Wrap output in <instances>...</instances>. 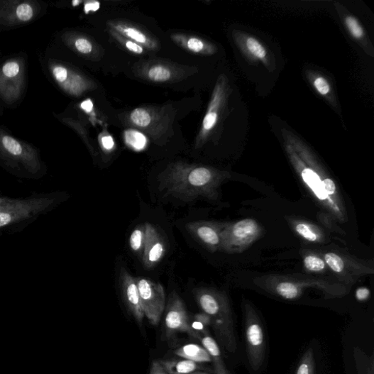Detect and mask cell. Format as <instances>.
Returning <instances> with one entry per match:
<instances>
[{
  "label": "cell",
  "instance_id": "obj_1",
  "mask_svg": "<svg viewBox=\"0 0 374 374\" xmlns=\"http://www.w3.org/2000/svg\"><path fill=\"white\" fill-rule=\"evenodd\" d=\"M226 172L205 166L174 164L163 172L158 178L159 190L166 196L191 203L199 198L216 201L218 189Z\"/></svg>",
  "mask_w": 374,
  "mask_h": 374
},
{
  "label": "cell",
  "instance_id": "obj_2",
  "mask_svg": "<svg viewBox=\"0 0 374 374\" xmlns=\"http://www.w3.org/2000/svg\"><path fill=\"white\" fill-rule=\"evenodd\" d=\"M287 152L295 169L321 207L339 221L347 219L335 182L328 175L303 144L292 140Z\"/></svg>",
  "mask_w": 374,
  "mask_h": 374
},
{
  "label": "cell",
  "instance_id": "obj_3",
  "mask_svg": "<svg viewBox=\"0 0 374 374\" xmlns=\"http://www.w3.org/2000/svg\"><path fill=\"white\" fill-rule=\"evenodd\" d=\"M69 198L70 194L65 191L34 193L29 197L19 198L16 204L0 211V236L23 231Z\"/></svg>",
  "mask_w": 374,
  "mask_h": 374
},
{
  "label": "cell",
  "instance_id": "obj_4",
  "mask_svg": "<svg viewBox=\"0 0 374 374\" xmlns=\"http://www.w3.org/2000/svg\"><path fill=\"white\" fill-rule=\"evenodd\" d=\"M0 166L11 175L23 180L44 178L48 167L38 148L16 138L0 127Z\"/></svg>",
  "mask_w": 374,
  "mask_h": 374
},
{
  "label": "cell",
  "instance_id": "obj_5",
  "mask_svg": "<svg viewBox=\"0 0 374 374\" xmlns=\"http://www.w3.org/2000/svg\"><path fill=\"white\" fill-rule=\"evenodd\" d=\"M27 89V60L15 56L0 65V99L8 106H14Z\"/></svg>",
  "mask_w": 374,
  "mask_h": 374
},
{
  "label": "cell",
  "instance_id": "obj_6",
  "mask_svg": "<svg viewBox=\"0 0 374 374\" xmlns=\"http://www.w3.org/2000/svg\"><path fill=\"white\" fill-rule=\"evenodd\" d=\"M263 232L260 224L254 219L226 223L221 232L220 251L229 254H241L258 241Z\"/></svg>",
  "mask_w": 374,
  "mask_h": 374
},
{
  "label": "cell",
  "instance_id": "obj_7",
  "mask_svg": "<svg viewBox=\"0 0 374 374\" xmlns=\"http://www.w3.org/2000/svg\"><path fill=\"white\" fill-rule=\"evenodd\" d=\"M43 6L34 0H2L0 1V30L24 26L40 17Z\"/></svg>",
  "mask_w": 374,
  "mask_h": 374
},
{
  "label": "cell",
  "instance_id": "obj_8",
  "mask_svg": "<svg viewBox=\"0 0 374 374\" xmlns=\"http://www.w3.org/2000/svg\"><path fill=\"white\" fill-rule=\"evenodd\" d=\"M258 285L275 291L281 297L292 300L301 295L303 287H319L327 290L333 287L328 280L295 277L294 276L267 275L254 280Z\"/></svg>",
  "mask_w": 374,
  "mask_h": 374
},
{
  "label": "cell",
  "instance_id": "obj_9",
  "mask_svg": "<svg viewBox=\"0 0 374 374\" xmlns=\"http://www.w3.org/2000/svg\"><path fill=\"white\" fill-rule=\"evenodd\" d=\"M324 260L336 276L346 283H354L374 272L372 262L348 255L329 252L324 255Z\"/></svg>",
  "mask_w": 374,
  "mask_h": 374
},
{
  "label": "cell",
  "instance_id": "obj_10",
  "mask_svg": "<svg viewBox=\"0 0 374 374\" xmlns=\"http://www.w3.org/2000/svg\"><path fill=\"white\" fill-rule=\"evenodd\" d=\"M136 281L144 315L153 326H157L165 309L164 288L144 277L136 278Z\"/></svg>",
  "mask_w": 374,
  "mask_h": 374
},
{
  "label": "cell",
  "instance_id": "obj_11",
  "mask_svg": "<svg viewBox=\"0 0 374 374\" xmlns=\"http://www.w3.org/2000/svg\"><path fill=\"white\" fill-rule=\"evenodd\" d=\"M165 324L168 341H173L179 333L187 334L195 339L201 338L190 325L185 304L176 292H172L170 295Z\"/></svg>",
  "mask_w": 374,
  "mask_h": 374
},
{
  "label": "cell",
  "instance_id": "obj_12",
  "mask_svg": "<svg viewBox=\"0 0 374 374\" xmlns=\"http://www.w3.org/2000/svg\"><path fill=\"white\" fill-rule=\"evenodd\" d=\"M48 76L65 93L72 96L81 95L87 87L85 79L69 66L55 60L45 62Z\"/></svg>",
  "mask_w": 374,
  "mask_h": 374
},
{
  "label": "cell",
  "instance_id": "obj_13",
  "mask_svg": "<svg viewBox=\"0 0 374 374\" xmlns=\"http://www.w3.org/2000/svg\"><path fill=\"white\" fill-rule=\"evenodd\" d=\"M224 224L209 221H196L186 224V229L195 239L205 246L209 251H220L221 232Z\"/></svg>",
  "mask_w": 374,
  "mask_h": 374
},
{
  "label": "cell",
  "instance_id": "obj_14",
  "mask_svg": "<svg viewBox=\"0 0 374 374\" xmlns=\"http://www.w3.org/2000/svg\"><path fill=\"white\" fill-rule=\"evenodd\" d=\"M145 241L142 256L143 265L146 269L154 268L164 258L166 246L158 229L150 223H145Z\"/></svg>",
  "mask_w": 374,
  "mask_h": 374
},
{
  "label": "cell",
  "instance_id": "obj_15",
  "mask_svg": "<svg viewBox=\"0 0 374 374\" xmlns=\"http://www.w3.org/2000/svg\"><path fill=\"white\" fill-rule=\"evenodd\" d=\"M119 280L124 303L136 321L141 323L145 315L136 278L133 277L126 268L122 267L119 270Z\"/></svg>",
  "mask_w": 374,
  "mask_h": 374
},
{
  "label": "cell",
  "instance_id": "obj_16",
  "mask_svg": "<svg viewBox=\"0 0 374 374\" xmlns=\"http://www.w3.org/2000/svg\"><path fill=\"white\" fill-rule=\"evenodd\" d=\"M192 293L199 307L208 316L218 318L224 313V297L219 292L208 288H197Z\"/></svg>",
  "mask_w": 374,
  "mask_h": 374
},
{
  "label": "cell",
  "instance_id": "obj_17",
  "mask_svg": "<svg viewBox=\"0 0 374 374\" xmlns=\"http://www.w3.org/2000/svg\"><path fill=\"white\" fill-rule=\"evenodd\" d=\"M222 98L223 89L219 84L214 90L211 102L203 121L202 133L203 136L209 133L216 126V121L218 120L219 109L222 101Z\"/></svg>",
  "mask_w": 374,
  "mask_h": 374
},
{
  "label": "cell",
  "instance_id": "obj_18",
  "mask_svg": "<svg viewBox=\"0 0 374 374\" xmlns=\"http://www.w3.org/2000/svg\"><path fill=\"white\" fill-rule=\"evenodd\" d=\"M177 356L195 363H209L211 357L204 347L197 344H187L174 352Z\"/></svg>",
  "mask_w": 374,
  "mask_h": 374
},
{
  "label": "cell",
  "instance_id": "obj_19",
  "mask_svg": "<svg viewBox=\"0 0 374 374\" xmlns=\"http://www.w3.org/2000/svg\"><path fill=\"white\" fill-rule=\"evenodd\" d=\"M160 363L168 374H188L202 369L197 363L187 359L160 361Z\"/></svg>",
  "mask_w": 374,
  "mask_h": 374
},
{
  "label": "cell",
  "instance_id": "obj_20",
  "mask_svg": "<svg viewBox=\"0 0 374 374\" xmlns=\"http://www.w3.org/2000/svg\"><path fill=\"white\" fill-rule=\"evenodd\" d=\"M293 226L295 232L307 241L321 243L325 238L322 232L312 224L295 221L293 223Z\"/></svg>",
  "mask_w": 374,
  "mask_h": 374
},
{
  "label": "cell",
  "instance_id": "obj_21",
  "mask_svg": "<svg viewBox=\"0 0 374 374\" xmlns=\"http://www.w3.org/2000/svg\"><path fill=\"white\" fill-rule=\"evenodd\" d=\"M114 27L117 32L131 39L132 41L138 44L140 43L145 46H151L153 45L152 40L145 34L136 28L126 26V25L123 24L115 25Z\"/></svg>",
  "mask_w": 374,
  "mask_h": 374
},
{
  "label": "cell",
  "instance_id": "obj_22",
  "mask_svg": "<svg viewBox=\"0 0 374 374\" xmlns=\"http://www.w3.org/2000/svg\"><path fill=\"white\" fill-rule=\"evenodd\" d=\"M145 241V224H139L131 235L129 243L132 251L138 255L143 256Z\"/></svg>",
  "mask_w": 374,
  "mask_h": 374
},
{
  "label": "cell",
  "instance_id": "obj_23",
  "mask_svg": "<svg viewBox=\"0 0 374 374\" xmlns=\"http://www.w3.org/2000/svg\"><path fill=\"white\" fill-rule=\"evenodd\" d=\"M305 268L310 272L319 273L327 268V265L324 260L317 255L309 254L304 258Z\"/></svg>",
  "mask_w": 374,
  "mask_h": 374
},
{
  "label": "cell",
  "instance_id": "obj_24",
  "mask_svg": "<svg viewBox=\"0 0 374 374\" xmlns=\"http://www.w3.org/2000/svg\"><path fill=\"white\" fill-rule=\"evenodd\" d=\"M148 77L155 82H165L170 79L171 72L164 66H154L148 70Z\"/></svg>",
  "mask_w": 374,
  "mask_h": 374
},
{
  "label": "cell",
  "instance_id": "obj_25",
  "mask_svg": "<svg viewBox=\"0 0 374 374\" xmlns=\"http://www.w3.org/2000/svg\"><path fill=\"white\" fill-rule=\"evenodd\" d=\"M131 119L135 126L139 128H146L150 124L152 118L146 110L137 109L131 113Z\"/></svg>",
  "mask_w": 374,
  "mask_h": 374
},
{
  "label": "cell",
  "instance_id": "obj_26",
  "mask_svg": "<svg viewBox=\"0 0 374 374\" xmlns=\"http://www.w3.org/2000/svg\"><path fill=\"white\" fill-rule=\"evenodd\" d=\"M245 43L249 53L261 60L265 59V49L258 40L254 38H248Z\"/></svg>",
  "mask_w": 374,
  "mask_h": 374
},
{
  "label": "cell",
  "instance_id": "obj_27",
  "mask_svg": "<svg viewBox=\"0 0 374 374\" xmlns=\"http://www.w3.org/2000/svg\"><path fill=\"white\" fill-rule=\"evenodd\" d=\"M126 139L129 145L136 149L143 148L147 143L145 136L136 131H127L126 133Z\"/></svg>",
  "mask_w": 374,
  "mask_h": 374
},
{
  "label": "cell",
  "instance_id": "obj_28",
  "mask_svg": "<svg viewBox=\"0 0 374 374\" xmlns=\"http://www.w3.org/2000/svg\"><path fill=\"white\" fill-rule=\"evenodd\" d=\"M248 341L254 346H258L263 341V334L261 328L258 324H253L247 330Z\"/></svg>",
  "mask_w": 374,
  "mask_h": 374
},
{
  "label": "cell",
  "instance_id": "obj_29",
  "mask_svg": "<svg viewBox=\"0 0 374 374\" xmlns=\"http://www.w3.org/2000/svg\"><path fill=\"white\" fill-rule=\"evenodd\" d=\"M346 26L351 33L352 35L356 39H361L363 37V30L358 21L352 16H348L346 18Z\"/></svg>",
  "mask_w": 374,
  "mask_h": 374
},
{
  "label": "cell",
  "instance_id": "obj_30",
  "mask_svg": "<svg viewBox=\"0 0 374 374\" xmlns=\"http://www.w3.org/2000/svg\"><path fill=\"white\" fill-rule=\"evenodd\" d=\"M186 48L194 53H202L206 51L207 45L202 40L191 37L186 40Z\"/></svg>",
  "mask_w": 374,
  "mask_h": 374
},
{
  "label": "cell",
  "instance_id": "obj_31",
  "mask_svg": "<svg viewBox=\"0 0 374 374\" xmlns=\"http://www.w3.org/2000/svg\"><path fill=\"white\" fill-rule=\"evenodd\" d=\"M314 87L322 95H326L330 92V85L328 82L322 78L318 77L314 82Z\"/></svg>",
  "mask_w": 374,
  "mask_h": 374
},
{
  "label": "cell",
  "instance_id": "obj_32",
  "mask_svg": "<svg viewBox=\"0 0 374 374\" xmlns=\"http://www.w3.org/2000/svg\"><path fill=\"white\" fill-rule=\"evenodd\" d=\"M124 45L126 46V48L133 53L137 54V55H141L143 53L144 50L142 48V46L137 43L129 40H123Z\"/></svg>",
  "mask_w": 374,
  "mask_h": 374
},
{
  "label": "cell",
  "instance_id": "obj_33",
  "mask_svg": "<svg viewBox=\"0 0 374 374\" xmlns=\"http://www.w3.org/2000/svg\"><path fill=\"white\" fill-rule=\"evenodd\" d=\"M19 199L11 198L9 197L0 196V211L5 210L10 207L16 204Z\"/></svg>",
  "mask_w": 374,
  "mask_h": 374
},
{
  "label": "cell",
  "instance_id": "obj_34",
  "mask_svg": "<svg viewBox=\"0 0 374 374\" xmlns=\"http://www.w3.org/2000/svg\"><path fill=\"white\" fill-rule=\"evenodd\" d=\"M370 296V290L366 287H361L356 292V297L358 301L367 300Z\"/></svg>",
  "mask_w": 374,
  "mask_h": 374
},
{
  "label": "cell",
  "instance_id": "obj_35",
  "mask_svg": "<svg viewBox=\"0 0 374 374\" xmlns=\"http://www.w3.org/2000/svg\"><path fill=\"white\" fill-rule=\"evenodd\" d=\"M150 374H168L163 368L160 361H154L153 363Z\"/></svg>",
  "mask_w": 374,
  "mask_h": 374
},
{
  "label": "cell",
  "instance_id": "obj_36",
  "mask_svg": "<svg viewBox=\"0 0 374 374\" xmlns=\"http://www.w3.org/2000/svg\"><path fill=\"white\" fill-rule=\"evenodd\" d=\"M102 145L106 150H111L114 146V141L111 136H106L102 138Z\"/></svg>",
  "mask_w": 374,
  "mask_h": 374
},
{
  "label": "cell",
  "instance_id": "obj_37",
  "mask_svg": "<svg viewBox=\"0 0 374 374\" xmlns=\"http://www.w3.org/2000/svg\"><path fill=\"white\" fill-rule=\"evenodd\" d=\"M101 8V4L99 2H89L85 5L84 10L87 13L89 12H96Z\"/></svg>",
  "mask_w": 374,
  "mask_h": 374
},
{
  "label": "cell",
  "instance_id": "obj_38",
  "mask_svg": "<svg viewBox=\"0 0 374 374\" xmlns=\"http://www.w3.org/2000/svg\"><path fill=\"white\" fill-rule=\"evenodd\" d=\"M81 108L87 113H90L93 109V104L90 99H87L81 104Z\"/></svg>",
  "mask_w": 374,
  "mask_h": 374
},
{
  "label": "cell",
  "instance_id": "obj_39",
  "mask_svg": "<svg viewBox=\"0 0 374 374\" xmlns=\"http://www.w3.org/2000/svg\"><path fill=\"white\" fill-rule=\"evenodd\" d=\"M196 321L201 322L203 325H208L209 317L205 314H197L195 316Z\"/></svg>",
  "mask_w": 374,
  "mask_h": 374
},
{
  "label": "cell",
  "instance_id": "obj_40",
  "mask_svg": "<svg viewBox=\"0 0 374 374\" xmlns=\"http://www.w3.org/2000/svg\"><path fill=\"white\" fill-rule=\"evenodd\" d=\"M297 374H309V366L305 363L302 364L299 367Z\"/></svg>",
  "mask_w": 374,
  "mask_h": 374
},
{
  "label": "cell",
  "instance_id": "obj_41",
  "mask_svg": "<svg viewBox=\"0 0 374 374\" xmlns=\"http://www.w3.org/2000/svg\"><path fill=\"white\" fill-rule=\"evenodd\" d=\"M188 374H207V373H202V372H192V373H188Z\"/></svg>",
  "mask_w": 374,
  "mask_h": 374
},
{
  "label": "cell",
  "instance_id": "obj_42",
  "mask_svg": "<svg viewBox=\"0 0 374 374\" xmlns=\"http://www.w3.org/2000/svg\"></svg>",
  "mask_w": 374,
  "mask_h": 374
},
{
  "label": "cell",
  "instance_id": "obj_43",
  "mask_svg": "<svg viewBox=\"0 0 374 374\" xmlns=\"http://www.w3.org/2000/svg\"><path fill=\"white\" fill-rule=\"evenodd\" d=\"M0 193H1V192H0Z\"/></svg>",
  "mask_w": 374,
  "mask_h": 374
}]
</instances>
